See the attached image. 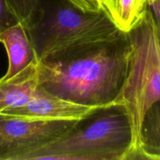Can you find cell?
I'll return each instance as SVG.
<instances>
[{"label": "cell", "mask_w": 160, "mask_h": 160, "mask_svg": "<svg viewBox=\"0 0 160 160\" xmlns=\"http://www.w3.org/2000/svg\"><path fill=\"white\" fill-rule=\"evenodd\" d=\"M131 52L128 33L123 31L70 48L38 61V85L78 104L113 106L126 80Z\"/></svg>", "instance_id": "6da1fadb"}, {"label": "cell", "mask_w": 160, "mask_h": 160, "mask_svg": "<svg viewBox=\"0 0 160 160\" xmlns=\"http://www.w3.org/2000/svg\"><path fill=\"white\" fill-rule=\"evenodd\" d=\"M22 23L39 62L79 45L107 40L120 31L105 9L84 12L67 0H40Z\"/></svg>", "instance_id": "7a4b0ae2"}, {"label": "cell", "mask_w": 160, "mask_h": 160, "mask_svg": "<svg viewBox=\"0 0 160 160\" xmlns=\"http://www.w3.org/2000/svg\"><path fill=\"white\" fill-rule=\"evenodd\" d=\"M133 134L124 108L113 105L80 120L59 138L25 160H127L132 156Z\"/></svg>", "instance_id": "3957f363"}, {"label": "cell", "mask_w": 160, "mask_h": 160, "mask_svg": "<svg viewBox=\"0 0 160 160\" xmlns=\"http://www.w3.org/2000/svg\"><path fill=\"white\" fill-rule=\"evenodd\" d=\"M131 52L128 74L115 105L124 108L132 128L131 159H140L139 135L145 112L160 101V31L148 6L128 31Z\"/></svg>", "instance_id": "277c9868"}, {"label": "cell", "mask_w": 160, "mask_h": 160, "mask_svg": "<svg viewBox=\"0 0 160 160\" xmlns=\"http://www.w3.org/2000/svg\"><path fill=\"white\" fill-rule=\"evenodd\" d=\"M79 120L0 118V160H25L33 152L59 138Z\"/></svg>", "instance_id": "5b68a950"}, {"label": "cell", "mask_w": 160, "mask_h": 160, "mask_svg": "<svg viewBox=\"0 0 160 160\" xmlns=\"http://www.w3.org/2000/svg\"><path fill=\"white\" fill-rule=\"evenodd\" d=\"M102 108L105 107L84 106L59 98L38 85L26 104L8 109L2 114L23 118L80 120Z\"/></svg>", "instance_id": "8992f818"}, {"label": "cell", "mask_w": 160, "mask_h": 160, "mask_svg": "<svg viewBox=\"0 0 160 160\" xmlns=\"http://www.w3.org/2000/svg\"><path fill=\"white\" fill-rule=\"evenodd\" d=\"M38 86V60L6 81H0V114L26 104Z\"/></svg>", "instance_id": "52a82bcc"}, {"label": "cell", "mask_w": 160, "mask_h": 160, "mask_svg": "<svg viewBox=\"0 0 160 160\" xmlns=\"http://www.w3.org/2000/svg\"><path fill=\"white\" fill-rule=\"evenodd\" d=\"M0 42L4 45L9 59L7 72L0 78L1 81L12 78L37 59L21 22L2 33Z\"/></svg>", "instance_id": "ba28073f"}, {"label": "cell", "mask_w": 160, "mask_h": 160, "mask_svg": "<svg viewBox=\"0 0 160 160\" xmlns=\"http://www.w3.org/2000/svg\"><path fill=\"white\" fill-rule=\"evenodd\" d=\"M138 150L140 159L160 160V101L153 103L144 116Z\"/></svg>", "instance_id": "9c48e42d"}, {"label": "cell", "mask_w": 160, "mask_h": 160, "mask_svg": "<svg viewBox=\"0 0 160 160\" xmlns=\"http://www.w3.org/2000/svg\"><path fill=\"white\" fill-rule=\"evenodd\" d=\"M106 12L120 31L128 32L146 6V0H101Z\"/></svg>", "instance_id": "30bf717a"}, {"label": "cell", "mask_w": 160, "mask_h": 160, "mask_svg": "<svg viewBox=\"0 0 160 160\" xmlns=\"http://www.w3.org/2000/svg\"><path fill=\"white\" fill-rule=\"evenodd\" d=\"M16 15L23 23L32 14L40 0H7Z\"/></svg>", "instance_id": "8fae6325"}, {"label": "cell", "mask_w": 160, "mask_h": 160, "mask_svg": "<svg viewBox=\"0 0 160 160\" xmlns=\"http://www.w3.org/2000/svg\"><path fill=\"white\" fill-rule=\"evenodd\" d=\"M20 23L7 0H0V34L11 27Z\"/></svg>", "instance_id": "7c38bea8"}, {"label": "cell", "mask_w": 160, "mask_h": 160, "mask_svg": "<svg viewBox=\"0 0 160 160\" xmlns=\"http://www.w3.org/2000/svg\"><path fill=\"white\" fill-rule=\"evenodd\" d=\"M77 9L84 12H99L102 10L101 0H67Z\"/></svg>", "instance_id": "4fadbf2b"}, {"label": "cell", "mask_w": 160, "mask_h": 160, "mask_svg": "<svg viewBox=\"0 0 160 160\" xmlns=\"http://www.w3.org/2000/svg\"><path fill=\"white\" fill-rule=\"evenodd\" d=\"M146 6L152 12L160 31V0H146Z\"/></svg>", "instance_id": "5bb4252c"}, {"label": "cell", "mask_w": 160, "mask_h": 160, "mask_svg": "<svg viewBox=\"0 0 160 160\" xmlns=\"http://www.w3.org/2000/svg\"><path fill=\"white\" fill-rule=\"evenodd\" d=\"M2 116H3V114H0V118H1V117H2Z\"/></svg>", "instance_id": "9a60e30c"}]
</instances>
